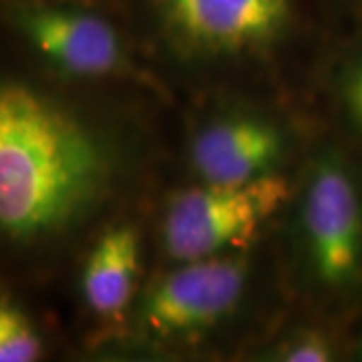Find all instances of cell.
Returning a JSON list of instances; mask_svg holds the SVG:
<instances>
[{
    "instance_id": "obj_1",
    "label": "cell",
    "mask_w": 362,
    "mask_h": 362,
    "mask_svg": "<svg viewBox=\"0 0 362 362\" xmlns=\"http://www.w3.org/2000/svg\"><path fill=\"white\" fill-rule=\"evenodd\" d=\"M109 143L49 95L0 83V232L39 242L71 230L115 187Z\"/></svg>"
},
{
    "instance_id": "obj_2",
    "label": "cell",
    "mask_w": 362,
    "mask_h": 362,
    "mask_svg": "<svg viewBox=\"0 0 362 362\" xmlns=\"http://www.w3.org/2000/svg\"><path fill=\"white\" fill-rule=\"evenodd\" d=\"M288 259L296 290L326 314L362 304V159L322 143L288 202Z\"/></svg>"
},
{
    "instance_id": "obj_3",
    "label": "cell",
    "mask_w": 362,
    "mask_h": 362,
    "mask_svg": "<svg viewBox=\"0 0 362 362\" xmlns=\"http://www.w3.org/2000/svg\"><path fill=\"white\" fill-rule=\"evenodd\" d=\"M254 286L247 250L177 262L143 290L131 312V330L145 346H195L233 322Z\"/></svg>"
},
{
    "instance_id": "obj_4",
    "label": "cell",
    "mask_w": 362,
    "mask_h": 362,
    "mask_svg": "<svg viewBox=\"0 0 362 362\" xmlns=\"http://www.w3.org/2000/svg\"><path fill=\"white\" fill-rule=\"evenodd\" d=\"M294 183L284 173L235 185L202 183L169 197L159 242L173 264L247 250L288 209Z\"/></svg>"
},
{
    "instance_id": "obj_5",
    "label": "cell",
    "mask_w": 362,
    "mask_h": 362,
    "mask_svg": "<svg viewBox=\"0 0 362 362\" xmlns=\"http://www.w3.org/2000/svg\"><path fill=\"white\" fill-rule=\"evenodd\" d=\"M173 52L194 63L266 61L292 37L294 0H149Z\"/></svg>"
},
{
    "instance_id": "obj_6",
    "label": "cell",
    "mask_w": 362,
    "mask_h": 362,
    "mask_svg": "<svg viewBox=\"0 0 362 362\" xmlns=\"http://www.w3.org/2000/svg\"><path fill=\"white\" fill-rule=\"evenodd\" d=\"M294 151V131L259 107L220 109L192 131L189 165L202 183L235 185L282 173Z\"/></svg>"
},
{
    "instance_id": "obj_7",
    "label": "cell",
    "mask_w": 362,
    "mask_h": 362,
    "mask_svg": "<svg viewBox=\"0 0 362 362\" xmlns=\"http://www.w3.org/2000/svg\"><path fill=\"white\" fill-rule=\"evenodd\" d=\"M28 42L71 77L107 78L133 73L119 30L103 16L77 8L40 6L21 14Z\"/></svg>"
},
{
    "instance_id": "obj_8",
    "label": "cell",
    "mask_w": 362,
    "mask_h": 362,
    "mask_svg": "<svg viewBox=\"0 0 362 362\" xmlns=\"http://www.w3.org/2000/svg\"><path fill=\"white\" fill-rule=\"evenodd\" d=\"M141 232L123 221L107 228L83 266V300L95 318L109 324L129 320L139 298Z\"/></svg>"
},
{
    "instance_id": "obj_9",
    "label": "cell",
    "mask_w": 362,
    "mask_h": 362,
    "mask_svg": "<svg viewBox=\"0 0 362 362\" xmlns=\"http://www.w3.org/2000/svg\"><path fill=\"white\" fill-rule=\"evenodd\" d=\"M330 101L342 129L362 147V42L350 47L330 73Z\"/></svg>"
},
{
    "instance_id": "obj_10",
    "label": "cell",
    "mask_w": 362,
    "mask_h": 362,
    "mask_svg": "<svg viewBox=\"0 0 362 362\" xmlns=\"http://www.w3.org/2000/svg\"><path fill=\"white\" fill-rule=\"evenodd\" d=\"M264 361L330 362L340 358L338 338L320 326H300L264 350Z\"/></svg>"
},
{
    "instance_id": "obj_11",
    "label": "cell",
    "mask_w": 362,
    "mask_h": 362,
    "mask_svg": "<svg viewBox=\"0 0 362 362\" xmlns=\"http://www.w3.org/2000/svg\"><path fill=\"white\" fill-rule=\"evenodd\" d=\"M42 354V340L33 320L8 298L0 296V362H33Z\"/></svg>"
},
{
    "instance_id": "obj_12",
    "label": "cell",
    "mask_w": 362,
    "mask_h": 362,
    "mask_svg": "<svg viewBox=\"0 0 362 362\" xmlns=\"http://www.w3.org/2000/svg\"><path fill=\"white\" fill-rule=\"evenodd\" d=\"M346 2H349L350 6H352V8H354L356 13L362 14V0H346Z\"/></svg>"
},
{
    "instance_id": "obj_13",
    "label": "cell",
    "mask_w": 362,
    "mask_h": 362,
    "mask_svg": "<svg viewBox=\"0 0 362 362\" xmlns=\"http://www.w3.org/2000/svg\"><path fill=\"white\" fill-rule=\"evenodd\" d=\"M354 356L362 361V337L358 338V342H356V346H354Z\"/></svg>"
}]
</instances>
